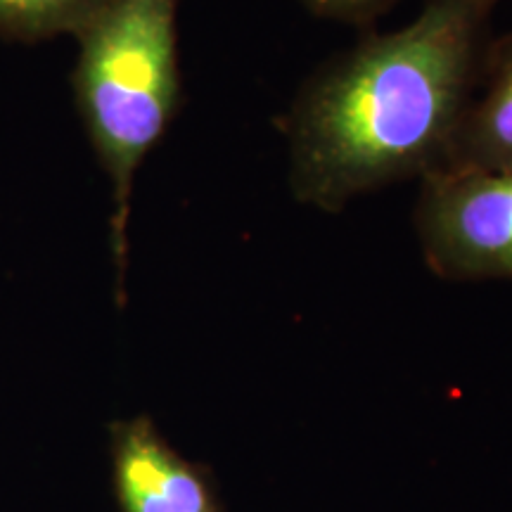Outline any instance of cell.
I'll use <instances>...</instances> for the list:
<instances>
[{
  "mask_svg": "<svg viewBox=\"0 0 512 512\" xmlns=\"http://www.w3.org/2000/svg\"><path fill=\"white\" fill-rule=\"evenodd\" d=\"M498 0H425L313 74L283 121L294 200L342 211L441 169L477 91Z\"/></svg>",
  "mask_w": 512,
  "mask_h": 512,
  "instance_id": "1",
  "label": "cell"
},
{
  "mask_svg": "<svg viewBox=\"0 0 512 512\" xmlns=\"http://www.w3.org/2000/svg\"><path fill=\"white\" fill-rule=\"evenodd\" d=\"M178 3L112 0L76 36L74 102L112 185L110 247L119 304L124 302L133 185L181 105Z\"/></svg>",
  "mask_w": 512,
  "mask_h": 512,
  "instance_id": "2",
  "label": "cell"
},
{
  "mask_svg": "<svg viewBox=\"0 0 512 512\" xmlns=\"http://www.w3.org/2000/svg\"><path fill=\"white\" fill-rule=\"evenodd\" d=\"M415 228L441 280H512V171H432L420 181Z\"/></svg>",
  "mask_w": 512,
  "mask_h": 512,
  "instance_id": "3",
  "label": "cell"
},
{
  "mask_svg": "<svg viewBox=\"0 0 512 512\" xmlns=\"http://www.w3.org/2000/svg\"><path fill=\"white\" fill-rule=\"evenodd\" d=\"M110 460L119 512H223L211 467L181 456L147 415L112 422Z\"/></svg>",
  "mask_w": 512,
  "mask_h": 512,
  "instance_id": "4",
  "label": "cell"
},
{
  "mask_svg": "<svg viewBox=\"0 0 512 512\" xmlns=\"http://www.w3.org/2000/svg\"><path fill=\"white\" fill-rule=\"evenodd\" d=\"M479 81L441 169L512 171V36L486 46Z\"/></svg>",
  "mask_w": 512,
  "mask_h": 512,
  "instance_id": "5",
  "label": "cell"
},
{
  "mask_svg": "<svg viewBox=\"0 0 512 512\" xmlns=\"http://www.w3.org/2000/svg\"><path fill=\"white\" fill-rule=\"evenodd\" d=\"M112 0H0V38L43 43L79 36Z\"/></svg>",
  "mask_w": 512,
  "mask_h": 512,
  "instance_id": "6",
  "label": "cell"
},
{
  "mask_svg": "<svg viewBox=\"0 0 512 512\" xmlns=\"http://www.w3.org/2000/svg\"><path fill=\"white\" fill-rule=\"evenodd\" d=\"M401 0H302V5L311 15L332 19V22L354 24V27H366L373 24L377 17L387 15Z\"/></svg>",
  "mask_w": 512,
  "mask_h": 512,
  "instance_id": "7",
  "label": "cell"
}]
</instances>
